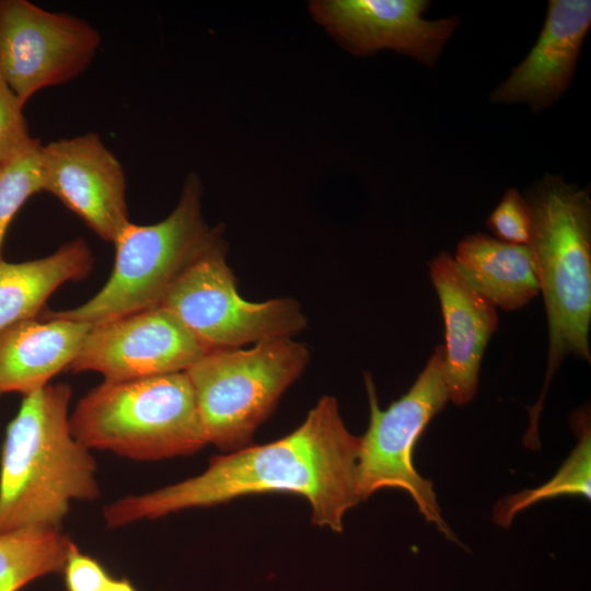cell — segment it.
<instances>
[{
	"instance_id": "cell-22",
	"label": "cell",
	"mask_w": 591,
	"mask_h": 591,
	"mask_svg": "<svg viewBox=\"0 0 591 591\" xmlns=\"http://www.w3.org/2000/svg\"><path fill=\"white\" fill-rule=\"evenodd\" d=\"M487 227L496 239L511 244L529 245L532 232V211L525 197L508 189L490 213Z\"/></svg>"
},
{
	"instance_id": "cell-16",
	"label": "cell",
	"mask_w": 591,
	"mask_h": 591,
	"mask_svg": "<svg viewBox=\"0 0 591 591\" xmlns=\"http://www.w3.org/2000/svg\"><path fill=\"white\" fill-rule=\"evenodd\" d=\"M453 259L463 279L496 309L514 311L540 294L530 245L476 233L459 243Z\"/></svg>"
},
{
	"instance_id": "cell-1",
	"label": "cell",
	"mask_w": 591,
	"mask_h": 591,
	"mask_svg": "<svg viewBox=\"0 0 591 591\" xmlns=\"http://www.w3.org/2000/svg\"><path fill=\"white\" fill-rule=\"evenodd\" d=\"M360 437L346 428L336 398L323 396L291 433L263 445L216 455L199 475L106 506L108 528L211 507L250 494L293 493L312 509V522L343 531L345 513L361 501Z\"/></svg>"
},
{
	"instance_id": "cell-18",
	"label": "cell",
	"mask_w": 591,
	"mask_h": 591,
	"mask_svg": "<svg viewBox=\"0 0 591 591\" xmlns=\"http://www.w3.org/2000/svg\"><path fill=\"white\" fill-rule=\"evenodd\" d=\"M73 541L61 531L30 528L0 534V591H20L62 571Z\"/></svg>"
},
{
	"instance_id": "cell-17",
	"label": "cell",
	"mask_w": 591,
	"mask_h": 591,
	"mask_svg": "<svg viewBox=\"0 0 591 591\" xmlns=\"http://www.w3.org/2000/svg\"><path fill=\"white\" fill-rule=\"evenodd\" d=\"M93 264L92 251L80 237L42 258L22 263L0 258V333L35 318L55 290L65 282L85 278Z\"/></svg>"
},
{
	"instance_id": "cell-20",
	"label": "cell",
	"mask_w": 591,
	"mask_h": 591,
	"mask_svg": "<svg viewBox=\"0 0 591 591\" xmlns=\"http://www.w3.org/2000/svg\"><path fill=\"white\" fill-rule=\"evenodd\" d=\"M38 141L0 166V258L7 230L16 212L34 194L44 192Z\"/></svg>"
},
{
	"instance_id": "cell-12",
	"label": "cell",
	"mask_w": 591,
	"mask_h": 591,
	"mask_svg": "<svg viewBox=\"0 0 591 591\" xmlns=\"http://www.w3.org/2000/svg\"><path fill=\"white\" fill-rule=\"evenodd\" d=\"M426 0H318L313 18L346 49L367 56L392 49L433 66L460 24L456 16L426 20Z\"/></svg>"
},
{
	"instance_id": "cell-3",
	"label": "cell",
	"mask_w": 591,
	"mask_h": 591,
	"mask_svg": "<svg viewBox=\"0 0 591 591\" xmlns=\"http://www.w3.org/2000/svg\"><path fill=\"white\" fill-rule=\"evenodd\" d=\"M532 211L534 254L548 325L547 368L541 395L529 408L524 444L536 447L548 385L567 356L590 363L591 198L589 189L545 174L525 196Z\"/></svg>"
},
{
	"instance_id": "cell-13",
	"label": "cell",
	"mask_w": 591,
	"mask_h": 591,
	"mask_svg": "<svg viewBox=\"0 0 591 591\" xmlns=\"http://www.w3.org/2000/svg\"><path fill=\"white\" fill-rule=\"evenodd\" d=\"M590 26L589 0H551L535 45L490 100L528 104L534 112L551 107L571 82Z\"/></svg>"
},
{
	"instance_id": "cell-7",
	"label": "cell",
	"mask_w": 591,
	"mask_h": 591,
	"mask_svg": "<svg viewBox=\"0 0 591 591\" xmlns=\"http://www.w3.org/2000/svg\"><path fill=\"white\" fill-rule=\"evenodd\" d=\"M370 405L367 432L360 437L358 488L361 500L383 488L406 491L428 522L451 542L459 543L443 520L433 484L415 468L417 441L431 419L450 401L444 378V349L437 346L412 387L382 410L374 383L366 374Z\"/></svg>"
},
{
	"instance_id": "cell-24",
	"label": "cell",
	"mask_w": 591,
	"mask_h": 591,
	"mask_svg": "<svg viewBox=\"0 0 591 591\" xmlns=\"http://www.w3.org/2000/svg\"><path fill=\"white\" fill-rule=\"evenodd\" d=\"M103 591H137V589L127 578L112 577Z\"/></svg>"
},
{
	"instance_id": "cell-6",
	"label": "cell",
	"mask_w": 591,
	"mask_h": 591,
	"mask_svg": "<svg viewBox=\"0 0 591 591\" xmlns=\"http://www.w3.org/2000/svg\"><path fill=\"white\" fill-rule=\"evenodd\" d=\"M309 358L291 337L207 351L185 371L207 443L232 452L247 447Z\"/></svg>"
},
{
	"instance_id": "cell-19",
	"label": "cell",
	"mask_w": 591,
	"mask_h": 591,
	"mask_svg": "<svg viewBox=\"0 0 591 591\" xmlns=\"http://www.w3.org/2000/svg\"><path fill=\"white\" fill-rule=\"evenodd\" d=\"M571 426L579 440L563 466L546 484L500 499L494 508V521L509 526L517 513L541 500L560 495H581L590 499L591 430L587 409L571 416Z\"/></svg>"
},
{
	"instance_id": "cell-11",
	"label": "cell",
	"mask_w": 591,
	"mask_h": 591,
	"mask_svg": "<svg viewBox=\"0 0 591 591\" xmlns=\"http://www.w3.org/2000/svg\"><path fill=\"white\" fill-rule=\"evenodd\" d=\"M44 192L106 242L130 223L126 175L119 160L94 132L51 141L40 147Z\"/></svg>"
},
{
	"instance_id": "cell-8",
	"label": "cell",
	"mask_w": 591,
	"mask_h": 591,
	"mask_svg": "<svg viewBox=\"0 0 591 591\" xmlns=\"http://www.w3.org/2000/svg\"><path fill=\"white\" fill-rule=\"evenodd\" d=\"M224 241L196 260L159 306L173 313L208 349L243 347L292 337L306 326L291 298L251 302L239 293L227 263Z\"/></svg>"
},
{
	"instance_id": "cell-10",
	"label": "cell",
	"mask_w": 591,
	"mask_h": 591,
	"mask_svg": "<svg viewBox=\"0 0 591 591\" xmlns=\"http://www.w3.org/2000/svg\"><path fill=\"white\" fill-rule=\"evenodd\" d=\"M209 351L170 311L155 306L92 325L68 370L104 380L185 372Z\"/></svg>"
},
{
	"instance_id": "cell-9",
	"label": "cell",
	"mask_w": 591,
	"mask_h": 591,
	"mask_svg": "<svg viewBox=\"0 0 591 591\" xmlns=\"http://www.w3.org/2000/svg\"><path fill=\"white\" fill-rule=\"evenodd\" d=\"M101 36L86 21L26 0H0V76L23 104L92 62Z\"/></svg>"
},
{
	"instance_id": "cell-15",
	"label": "cell",
	"mask_w": 591,
	"mask_h": 591,
	"mask_svg": "<svg viewBox=\"0 0 591 591\" xmlns=\"http://www.w3.org/2000/svg\"><path fill=\"white\" fill-rule=\"evenodd\" d=\"M92 325L53 316L30 318L0 333V396H24L47 384L77 358Z\"/></svg>"
},
{
	"instance_id": "cell-14",
	"label": "cell",
	"mask_w": 591,
	"mask_h": 591,
	"mask_svg": "<svg viewBox=\"0 0 591 591\" xmlns=\"http://www.w3.org/2000/svg\"><path fill=\"white\" fill-rule=\"evenodd\" d=\"M429 277L444 323V378L449 398L464 405L477 392L483 356L498 326L497 309L463 279L448 252L430 260Z\"/></svg>"
},
{
	"instance_id": "cell-4",
	"label": "cell",
	"mask_w": 591,
	"mask_h": 591,
	"mask_svg": "<svg viewBox=\"0 0 591 591\" xmlns=\"http://www.w3.org/2000/svg\"><path fill=\"white\" fill-rule=\"evenodd\" d=\"M202 185L186 177L179 200L162 221L129 223L114 241L115 262L103 288L74 309L48 314L97 325L159 306L175 281L223 240L201 210Z\"/></svg>"
},
{
	"instance_id": "cell-21",
	"label": "cell",
	"mask_w": 591,
	"mask_h": 591,
	"mask_svg": "<svg viewBox=\"0 0 591 591\" xmlns=\"http://www.w3.org/2000/svg\"><path fill=\"white\" fill-rule=\"evenodd\" d=\"M23 106L0 76V166L39 141L28 132Z\"/></svg>"
},
{
	"instance_id": "cell-5",
	"label": "cell",
	"mask_w": 591,
	"mask_h": 591,
	"mask_svg": "<svg viewBox=\"0 0 591 591\" xmlns=\"http://www.w3.org/2000/svg\"><path fill=\"white\" fill-rule=\"evenodd\" d=\"M70 427L89 450L139 461L189 455L207 444L185 372L104 380L78 402Z\"/></svg>"
},
{
	"instance_id": "cell-2",
	"label": "cell",
	"mask_w": 591,
	"mask_h": 591,
	"mask_svg": "<svg viewBox=\"0 0 591 591\" xmlns=\"http://www.w3.org/2000/svg\"><path fill=\"white\" fill-rule=\"evenodd\" d=\"M69 384L24 396L7 427L0 457V534L39 528L61 531L72 501L100 495L96 462L73 434Z\"/></svg>"
},
{
	"instance_id": "cell-23",
	"label": "cell",
	"mask_w": 591,
	"mask_h": 591,
	"mask_svg": "<svg viewBox=\"0 0 591 591\" xmlns=\"http://www.w3.org/2000/svg\"><path fill=\"white\" fill-rule=\"evenodd\" d=\"M66 591H103L112 576L95 558L82 553L76 543L62 568Z\"/></svg>"
}]
</instances>
